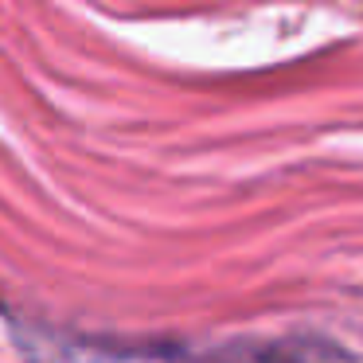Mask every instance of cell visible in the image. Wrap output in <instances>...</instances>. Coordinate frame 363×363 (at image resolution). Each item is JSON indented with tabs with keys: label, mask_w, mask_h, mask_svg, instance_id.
<instances>
[{
	"label": "cell",
	"mask_w": 363,
	"mask_h": 363,
	"mask_svg": "<svg viewBox=\"0 0 363 363\" xmlns=\"http://www.w3.org/2000/svg\"><path fill=\"white\" fill-rule=\"evenodd\" d=\"M203 363H355L340 344L316 336H293V340H242L211 352Z\"/></svg>",
	"instance_id": "6da1fadb"
}]
</instances>
